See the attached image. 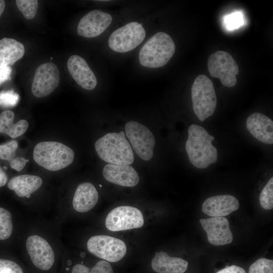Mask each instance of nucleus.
<instances>
[{"instance_id":"f257e3e1","label":"nucleus","mask_w":273,"mask_h":273,"mask_svg":"<svg viewBox=\"0 0 273 273\" xmlns=\"http://www.w3.org/2000/svg\"><path fill=\"white\" fill-rule=\"evenodd\" d=\"M214 137L203 127L196 124L188 129L186 150L191 163L196 167L206 168L217 160V150L212 142Z\"/></svg>"},{"instance_id":"f03ea898","label":"nucleus","mask_w":273,"mask_h":273,"mask_svg":"<svg viewBox=\"0 0 273 273\" xmlns=\"http://www.w3.org/2000/svg\"><path fill=\"white\" fill-rule=\"evenodd\" d=\"M95 149L104 161L112 164L129 165L134 161V155L124 132H109L98 140Z\"/></svg>"},{"instance_id":"7ed1b4c3","label":"nucleus","mask_w":273,"mask_h":273,"mask_svg":"<svg viewBox=\"0 0 273 273\" xmlns=\"http://www.w3.org/2000/svg\"><path fill=\"white\" fill-rule=\"evenodd\" d=\"M175 51L174 42L170 36L158 32L150 37L139 52L141 64L148 68H159L166 65Z\"/></svg>"},{"instance_id":"20e7f679","label":"nucleus","mask_w":273,"mask_h":273,"mask_svg":"<svg viewBox=\"0 0 273 273\" xmlns=\"http://www.w3.org/2000/svg\"><path fill=\"white\" fill-rule=\"evenodd\" d=\"M33 157L37 164L49 171H55L70 165L73 161L74 153L64 144L44 141L35 146Z\"/></svg>"},{"instance_id":"39448f33","label":"nucleus","mask_w":273,"mask_h":273,"mask_svg":"<svg viewBox=\"0 0 273 273\" xmlns=\"http://www.w3.org/2000/svg\"><path fill=\"white\" fill-rule=\"evenodd\" d=\"M194 113L201 121L212 116L216 107L217 98L212 81L201 74L195 79L191 87Z\"/></svg>"},{"instance_id":"423d86ee","label":"nucleus","mask_w":273,"mask_h":273,"mask_svg":"<svg viewBox=\"0 0 273 273\" xmlns=\"http://www.w3.org/2000/svg\"><path fill=\"white\" fill-rule=\"evenodd\" d=\"M145 36L146 32L142 25L131 22L113 31L109 38L108 44L114 51L125 53L140 44Z\"/></svg>"},{"instance_id":"0eeeda50","label":"nucleus","mask_w":273,"mask_h":273,"mask_svg":"<svg viewBox=\"0 0 273 273\" xmlns=\"http://www.w3.org/2000/svg\"><path fill=\"white\" fill-rule=\"evenodd\" d=\"M207 66L210 75L219 78L225 86L231 87L236 84L239 67L229 53L217 51L212 54L208 58Z\"/></svg>"},{"instance_id":"6e6552de","label":"nucleus","mask_w":273,"mask_h":273,"mask_svg":"<svg viewBox=\"0 0 273 273\" xmlns=\"http://www.w3.org/2000/svg\"><path fill=\"white\" fill-rule=\"evenodd\" d=\"M88 250L108 262H115L125 255L126 246L121 240L107 235L92 237L87 242Z\"/></svg>"},{"instance_id":"1a4fd4ad","label":"nucleus","mask_w":273,"mask_h":273,"mask_svg":"<svg viewBox=\"0 0 273 273\" xmlns=\"http://www.w3.org/2000/svg\"><path fill=\"white\" fill-rule=\"evenodd\" d=\"M125 132L136 154L144 160H150L155 145L152 132L145 125L134 121L126 124Z\"/></svg>"},{"instance_id":"9d476101","label":"nucleus","mask_w":273,"mask_h":273,"mask_svg":"<svg viewBox=\"0 0 273 273\" xmlns=\"http://www.w3.org/2000/svg\"><path fill=\"white\" fill-rule=\"evenodd\" d=\"M144 223L141 211L130 206H118L112 210L105 220L107 229L112 232L142 227Z\"/></svg>"},{"instance_id":"9b49d317","label":"nucleus","mask_w":273,"mask_h":273,"mask_svg":"<svg viewBox=\"0 0 273 273\" xmlns=\"http://www.w3.org/2000/svg\"><path fill=\"white\" fill-rule=\"evenodd\" d=\"M60 73L57 65L52 62L39 65L35 72L31 92L37 98H43L52 93L59 85Z\"/></svg>"},{"instance_id":"f8f14e48","label":"nucleus","mask_w":273,"mask_h":273,"mask_svg":"<svg viewBox=\"0 0 273 273\" xmlns=\"http://www.w3.org/2000/svg\"><path fill=\"white\" fill-rule=\"evenodd\" d=\"M26 246L31 260L36 267L44 270L52 267L55 260L54 252L44 239L37 235L30 236L26 240Z\"/></svg>"},{"instance_id":"ddd939ff","label":"nucleus","mask_w":273,"mask_h":273,"mask_svg":"<svg viewBox=\"0 0 273 273\" xmlns=\"http://www.w3.org/2000/svg\"><path fill=\"white\" fill-rule=\"evenodd\" d=\"M202 228L206 232L208 242L215 246L231 243L233 236L230 228V222L224 216L201 218L199 220Z\"/></svg>"},{"instance_id":"4468645a","label":"nucleus","mask_w":273,"mask_h":273,"mask_svg":"<svg viewBox=\"0 0 273 273\" xmlns=\"http://www.w3.org/2000/svg\"><path fill=\"white\" fill-rule=\"evenodd\" d=\"M112 16L99 10H94L84 15L79 21L77 31L79 35L95 37L101 34L109 26Z\"/></svg>"},{"instance_id":"2eb2a0df","label":"nucleus","mask_w":273,"mask_h":273,"mask_svg":"<svg viewBox=\"0 0 273 273\" xmlns=\"http://www.w3.org/2000/svg\"><path fill=\"white\" fill-rule=\"evenodd\" d=\"M68 71L76 82L83 88L92 90L97 84L96 77L86 61L78 55H73L67 61Z\"/></svg>"},{"instance_id":"dca6fc26","label":"nucleus","mask_w":273,"mask_h":273,"mask_svg":"<svg viewBox=\"0 0 273 273\" xmlns=\"http://www.w3.org/2000/svg\"><path fill=\"white\" fill-rule=\"evenodd\" d=\"M239 202L234 196L221 195L206 199L202 204L203 213L211 217H221L228 215L237 210Z\"/></svg>"},{"instance_id":"f3484780","label":"nucleus","mask_w":273,"mask_h":273,"mask_svg":"<svg viewBox=\"0 0 273 273\" xmlns=\"http://www.w3.org/2000/svg\"><path fill=\"white\" fill-rule=\"evenodd\" d=\"M104 178L108 181L124 187H134L139 182V176L128 165L108 164L103 170Z\"/></svg>"},{"instance_id":"a211bd4d","label":"nucleus","mask_w":273,"mask_h":273,"mask_svg":"<svg viewBox=\"0 0 273 273\" xmlns=\"http://www.w3.org/2000/svg\"><path fill=\"white\" fill-rule=\"evenodd\" d=\"M246 127L256 139L266 144L273 143V122L267 116L254 113L247 119Z\"/></svg>"},{"instance_id":"6ab92c4d","label":"nucleus","mask_w":273,"mask_h":273,"mask_svg":"<svg viewBox=\"0 0 273 273\" xmlns=\"http://www.w3.org/2000/svg\"><path fill=\"white\" fill-rule=\"evenodd\" d=\"M99 194L95 186L90 183L84 182L77 188L73 198V207L79 212H86L97 204Z\"/></svg>"},{"instance_id":"aec40b11","label":"nucleus","mask_w":273,"mask_h":273,"mask_svg":"<svg viewBox=\"0 0 273 273\" xmlns=\"http://www.w3.org/2000/svg\"><path fill=\"white\" fill-rule=\"evenodd\" d=\"M188 265L187 261L169 256L163 251L155 253L151 263L153 269L158 273H184Z\"/></svg>"},{"instance_id":"412c9836","label":"nucleus","mask_w":273,"mask_h":273,"mask_svg":"<svg viewBox=\"0 0 273 273\" xmlns=\"http://www.w3.org/2000/svg\"><path fill=\"white\" fill-rule=\"evenodd\" d=\"M24 53L23 44L16 39L6 37L0 39V68L14 65Z\"/></svg>"},{"instance_id":"4be33fe9","label":"nucleus","mask_w":273,"mask_h":273,"mask_svg":"<svg viewBox=\"0 0 273 273\" xmlns=\"http://www.w3.org/2000/svg\"><path fill=\"white\" fill-rule=\"evenodd\" d=\"M42 183V179L38 176L22 174L12 178L8 187L19 197H24L37 191Z\"/></svg>"},{"instance_id":"5701e85b","label":"nucleus","mask_w":273,"mask_h":273,"mask_svg":"<svg viewBox=\"0 0 273 273\" xmlns=\"http://www.w3.org/2000/svg\"><path fill=\"white\" fill-rule=\"evenodd\" d=\"M14 118V113L10 110L0 113V132L7 134L13 139L23 134L29 125L28 121L24 119L13 123Z\"/></svg>"},{"instance_id":"b1692460","label":"nucleus","mask_w":273,"mask_h":273,"mask_svg":"<svg viewBox=\"0 0 273 273\" xmlns=\"http://www.w3.org/2000/svg\"><path fill=\"white\" fill-rule=\"evenodd\" d=\"M13 223L11 213L0 207V240L8 239L13 232Z\"/></svg>"},{"instance_id":"393cba45","label":"nucleus","mask_w":273,"mask_h":273,"mask_svg":"<svg viewBox=\"0 0 273 273\" xmlns=\"http://www.w3.org/2000/svg\"><path fill=\"white\" fill-rule=\"evenodd\" d=\"M18 8L27 19H32L36 15L38 2L37 0H17Z\"/></svg>"},{"instance_id":"a878e982","label":"nucleus","mask_w":273,"mask_h":273,"mask_svg":"<svg viewBox=\"0 0 273 273\" xmlns=\"http://www.w3.org/2000/svg\"><path fill=\"white\" fill-rule=\"evenodd\" d=\"M261 206L265 210L273 208V177H271L262 190L259 196Z\"/></svg>"},{"instance_id":"bb28decb","label":"nucleus","mask_w":273,"mask_h":273,"mask_svg":"<svg viewBox=\"0 0 273 273\" xmlns=\"http://www.w3.org/2000/svg\"><path fill=\"white\" fill-rule=\"evenodd\" d=\"M248 273H273V260L261 258L249 267Z\"/></svg>"},{"instance_id":"cd10ccee","label":"nucleus","mask_w":273,"mask_h":273,"mask_svg":"<svg viewBox=\"0 0 273 273\" xmlns=\"http://www.w3.org/2000/svg\"><path fill=\"white\" fill-rule=\"evenodd\" d=\"M243 14L240 12H235L226 15L223 21L224 26L228 30L239 28L243 24Z\"/></svg>"},{"instance_id":"c85d7f7f","label":"nucleus","mask_w":273,"mask_h":273,"mask_svg":"<svg viewBox=\"0 0 273 273\" xmlns=\"http://www.w3.org/2000/svg\"><path fill=\"white\" fill-rule=\"evenodd\" d=\"M18 145L17 142L13 140L6 144L0 145V159L9 162L11 161L15 158Z\"/></svg>"},{"instance_id":"c756f323","label":"nucleus","mask_w":273,"mask_h":273,"mask_svg":"<svg viewBox=\"0 0 273 273\" xmlns=\"http://www.w3.org/2000/svg\"><path fill=\"white\" fill-rule=\"evenodd\" d=\"M19 95L13 90L3 91L0 93V106L12 107L19 101Z\"/></svg>"},{"instance_id":"7c9ffc66","label":"nucleus","mask_w":273,"mask_h":273,"mask_svg":"<svg viewBox=\"0 0 273 273\" xmlns=\"http://www.w3.org/2000/svg\"><path fill=\"white\" fill-rule=\"evenodd\" d=\"M0 273H23L21 267L16 262L0 259Z\"/></svg>"},{"instance_id":"2f4dec72","label":"nucleus","mask_w":273,"mask_h":273,"mask_svg":"<svg viewBox=\"0 0 273 273\" xmlns=\"http://www.w3.org/2000/svg\"><path fill=\"white\" fill-rule=\"evenodd\" d=\"M90 270L94 273H113L111 264L105 260L98 262Z\"/></svg>"},{"instance_id":"473e14b6","label":"nucleus","mask_w":273,"mask_h":273,"mask_svg":"<svg viewBox=\"0 0 273 273\" xmlns=\"http://www.w3.org/2000/svg\"><path fill=\"white\" fill-rule=\"evenodd\" d=\"M26 160L23 157H16L10 161L11 167L18 171H21L26 164Z\"/></svg>"},{"instance_id":"72a5a7b5","label":"nucleus","mask_w":273,"mask_h":273,"mask_svg":"<svg viewBox=\"0 0 273 273\" xmlns=\"http://www.w3.org/2000/svg\"><path fill=\"white\" fill-rule=\"evenodd\" d=\"M12 68L10 66L0 68V85L10 79Z\"/></svg>"},{"instance_id":"f704fd0d","label":"nucleus","mask_w":273,"mask_h":273,"mask_svg":"<svg viewBox=\"0 0 273 273\" xmlns=\"http://www.w3.org/2000/svg\"><path fill=\"white\" fill-rule=\"evenodd\" d=\"M216 273H246L245 270L239 266L233 265L218 271Z\"/></svg>"},{"instance_id":"c9c22d12","label":"nucleus","mask_w":273,"mask_h":273,"mask_svg":"<svg viewBox=\"0 0 273 273\" xmlns=\"http://www.w3.org/2000/svg\"><path fill=\"white\" fill-rule=\"evenodd\" d=\"M90 269L82 264H77L73 267L71 273H89Z\"/></svg>"},{"instance_id":"e433bc0d","label":"nucleus","mask_w":273,"mask_h":273,"mask_svg":"<svg viewBox=\"0 0 273 273\" xmlns=\"http://www.w3.org/2000/svg\"><path fill=\"white\" fill-rule=\"evenodd\" d=\"M8 177L5 172L0 167V187L5 186L7 181Z\"/></svg>"},{"instance_id":"4c0bfd02","label":"nucleus","mask_w":273,"mask_h":273,"mask_svg":"<svg viewBox=\"0 0 273 273\" xmlns=\"http://www.w3.org/2000/svg\"><path fill=\"white\" fill-rule=\"evenodd\" d=\"M5 8V2L3 0H0V17L3 14Z\"/></svg>"},{"instance_id":"58836bf2","label":"nucleus","mask_w":273,"mask_h":273,"mask_svg":"<svg viewBox=\"0 0 273 273\" xmlns=\"http://www.w3.org/2000/svg\"><path fill=\"white\" fill-rule=\"evenodd\" d=\"M80 256L81 258H84L85 256V253L84 252H81L80 253Z\"/></svg>"},{"instance_id":"ea45409f","label":"nucleus","mask_w":273,"mask_h":273,"mask_svg":"<svg viewBox=\"0 0 273 273\" xmlns=\"http://www.w3.org/2000/svg\"><path fill=\"white\" fill-rule=\"evenodd\" d=\"M71 264V261L70 260H68L67 261V265L68 266L70 265Z\"/></svg>"},{"instance_id":"a19ab883","label":"nucleus","mask_w":273,"mask_h":273,"mask_svg":"<svg viewBox=\"0 0 273 273\" xmlns=\"http://www.w3.org/2000/svg\"><path fill=\"white\" fill-rule=\"evenodd\" d=\"M30 196V195H27L26 197V198H29Z\"/></svg>"},{"instance_id":"79ce46f5","label":"nucleus","mask_w":273,"mask_h":273,"mask_svg":"<svg viewBox=\"0 0 273 273\" xmlns=\"http://www.w3.org/2000/svg\"><path fill=\"white\" fill-rule=\"evenodd\" d=\"M66 269L67 270H69V268H66Z\"/></svg>"},{"instance_id":"37998d69","label":"nucleus","mask_w":273,"mask_h":273,"mask_svg":"<svg viewBox=\"0 0 273 273\" xmlns=\"http://www.w3.org/2000/svg\"><path fill=\"white\" fill-rule=\"evenodd\" d=\"M89 273H94L93 272H92L90 270L89 271Z\"/></svg>"}]
</instances>
